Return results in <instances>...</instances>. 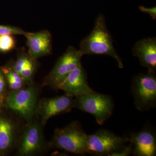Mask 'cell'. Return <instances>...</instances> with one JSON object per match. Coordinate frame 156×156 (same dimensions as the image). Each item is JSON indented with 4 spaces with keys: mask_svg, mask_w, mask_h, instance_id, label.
Returning a JSON list of instances; mask_svg holds the SVG:
<instances>
[{
    "mask_svg": "<svg viewBox=\"0 0 156 156\" xmlns=\"http://www.w3.org/2000/svg\"><path fill=\"white\" fill-rule=\"evenodd\" d=\"M80 50L83 55L111 56L117 61L120 68L124 67L122 59L114 47L112 39L108 30L105 17L103 14L98 15L92 32L81 41Z\"/></svg>",
    "mask_w": 156,
    "mask_h": 156,
    "instance_id": "1",
    "label": "cell"
},
{
    "mask_svg": "<svg viewBox=\"0 0 156 156\" xmlns=\"http://www.w3.org/2000/svg\"><path fill=\"white\" fill-rule=\"evenodd\" d=\"M88 134L78 122H74L66 127L57 129L53 136V144L60 149L76 154L87 153Z\"/></svg>",
    "mask_w": 156,
    "mask_h": 156,
    "instance_id": "2",
    "label": "cell"
},
{
    "mask_svg": "<svg viewBox=\"0 0 156 156\" xmlns=\"http://www.w3.org/2000/svg\"><path fill=\"white\" fill-rule=\"evenodd\" d=\"M75 107L92 115L98 124L102 125L112 114L114 105L108 95L93 91L76 98Z\"/></svg>",
    "mask_w": 156,
    "mask_h": 156,
    "instance_id": "3",
    "label": "cell"
},
{
    "mask_svg": "<svg viewBox=\"0 0 156 156\" xmlns=\"http://www.w3.org/2000/svg\"><path fill=\"white\" fill-rule=\"evenodd\" d=\"M131 94L136 108L146 111L156 106V77L155 74L140 73L133 78Z\"/></svg>",
    "mask_w": 156,
    "mask_h": 156,
    "instance_id": "4",
    "label": "cell"
},
{
    "mask_svg": "<svg viewBox=\"0 0 156 156\" xmlns=\"http://www.w3.org/2000/svg\"><path fill=\"white\" fill-rule=\"evenodd\" d=\"M129 139L111 131L100 129L87 136V153L98 156H112L126 146Z\"/></svg>",
    "mask_w": 156,
    "mask_h": 156,
    "instance_id": "5",
    "label": "cell"
},
{
    "mask_svg": "<svg viewBox=\"0 0 156 156\" xmlns=\"http://www.w3.org/2000/svg\"><path fill=\"white\" fill-rule=\"evenodd\" d=\"M38 89L34 86L20 89L9 94L7 106L29 122L37 112L36 105Z\"/></svg>",
    "mask_w": 156,
    "mask_h": 156,
    "instance_id": "6",
    "label": "cell"
},
{
    "mask_svg": "<svg viewBox=\"0 0 156 156\" xmlns=\"http://www.w3.org/2000/svg\"><path fill=\"white\" fill-rule=\"evenodd\" d=\"M83 55L80 50L69 47L58 58L53 69L46 77L45 85L56 89L70 73L82 66L81 58Z\"/></svg>",
    "mask_w": 156,
    "mask_h": 156,
    "instance_id": "7",
    "label": "cell"
},
{
    "mask_svg": "<svg viewBox=\"0 0 156 156\" xmlns=\"http://www.w3.org/2000/svg\"><path fill=\"white\" fill-rule=\"evenodd\" d=\"M72 97L83 96L93 92L87 82V73L82 66L70 73L56 87Z\"/></svg>",
    "mask_w": 156,
    "mask_h": 156,
    "instance_id": "8",
    "label": "cell"
},
{
    "mask_svg": "<svg viewBox=\"0 0 156 156\" xmlns=\"http://www.w3.org/2000/svg\"><path fill=\"white\" fill-rule=\"evenodd\" d=\"M73 98L65 95L41 101L37 109L41 117L42 125H45L52 117L70 111L75 107Z\"/></svg>",
    "mask_w": 156,
    "mask_h": 156,
    "instance_id": "9",
    "label": "cell"
},
{
    "mask_svg": "<svg viewBox=\"0 0 156 156\" xmlns=\"http://www.w3.org/2000/svg\"><path fill=\"white\" fill-rule=\"evenodd\" d=\"M44 144L41 126L38 123L31 124L25 129L20 140L18 154L20 156H30L39 152Z\"/></svg>",
    "mask_w": 156,
    "mask_h": 156,
    "instance_id": "10",
    "label": "cell"
},
{
    "mask_svg": "<svg viewBox=\"0 0 156 156\" xmlns=\"http://www.w3.org/2000/svg\"><path fill=\"white\" fill-rule=\"evenodd\" d=\"M132 53L138 58L140 64L147 69L148 73L155 74L156 37H148L139 40L133 47Z\"/></svg>",
    "mask_w": 156,
    "mask_h": 156,
    "instance_id": "11",
    "label": "cell"
},
{
    "mask_svg": "<svg viewBox=\"0 0 156 156\" xmlns=\"http://www.w3.org/2000/svg\"><path fill=\"white\" fill-rule=\"evenodd\" d=\"M24 36L27 39L28 55L33 59L36 60L51 53L52 37L48 31L36 33L26 32Z\"/></svg>",
    "mask_w": 156,
    "mask_h": 156,
    "instance_id": "12",
    "label": "cell"
},
{
    "mask_svg": "<svg viewBox=\"0 0 156 156\" xmlns=\"http://www.w3.org/2000/svg\"><path fill=\"white\" fill-rule=\"evenodd\" d=\"M129 139L132 147V154L138 156H154L156 153L154 133L145 129L131 135Z\"/></svg>",
    "mask_w": 156,
    "mask_h": 156,
    "instance_id": "13",
    "label": "cell"
},
{
    "mask_svg": "<svg viewBox=\"0 0 156 156\" xmlns=\"http://www.w3.org/2000/svg\"><path fill=\"white\" fill-rule=\"evenodd\" d=\"M16 126L11 121L0 118V151L8 150L13 145L15 138Z\"/></svg>",
    "mask_w": 156,
    "mask_h": 156,
    "instance_id": "14",
    "label": "cell"
},
{
    "mask_svg": "<svg viewBox=\"0 0 156 156\" xmlns=\"http://www.w3.org/2000/svg\"><path fill=\"white\" fill-rule=\"evenodd\" d=\"M35 60L29 56L25 66L20 74L24 83L25 82L27 83H31L32 82L33 78L35 71Z\"/></svg>",
    "mask_w": 156,
    "mask_h": 156,
    "instance_id": "15",
    "label": "cell"
},
{
    "mask_svg": "<svg viewBox=\"0 0 156 156\" xmlns=\"http://www.w3.org/2000/svg\"><path fill=\"white\" fill-rule=\"evenodd\" d=\"M16 46V42L12 35L0 36V51L3 53L13 50Z\"/></svg>",
    "mask_w": 156,
    "mask_h": 156,
    "instance_id": "16",
    "label": "cell"
},
{
    "mask_svg": "<svg viewBox=\"0 0 156 156\" xmlns=\"http://www.w3.org/2000/svg\"><path fill=\"white\" fill-rule=\"evenodd\" d=\"M26 32L21 29L15 27L0 25V36L5 35H23Z\"/></svg>",
    "mask_w": 156,
    "mask_h": 156,
    "instance_id": "17",
    "label": "cell"
},
{
    "mask_svg": "<svg viewBox=\"0 0 156 156\" xmlns=\"http://www.w3.org/2000/svg\"><path fill=\"white\" fill-rule=\"evenodd\" d=\"M29 57L28 54L21 53L17 57V60L14 62L12 69L18 74H20L21 71L25 66Z\"/></svg>",
    "mask_w": 156,
    "mask_h": 156,
    "instance_id": "18",
    "label": "cell"
},
{
    "mask_svg": "<svg viewBox=\"0 0 156 156\" xmlns=\"http://www.w3.org/2000/svg\"><path fill=\"white\" fill-rule=\"evenodd\" d=\"M132 147L131 143L128 146H126L122 149L113 154L112 156H126L132 154Z\"/></svg>",
    "mask_w": 156,
    "mask_h": 156,
    "instance_id": "19",
    "label": "cell"
},
{
    "mask_svg": "<svg viewBox=\"0 0 156 156\" xmlns=\"http://www.w3.org/2000/svg\"><path fill=\"white\" fill-rule=\"evenodd\" d=\"M140 11L143 13L149 14L154 20L156 19V7L151 8H146L144 6H141L139 7Z\"/></svg>",
    "mask_w": 156,
    "mask_h": 156,
    "instance_id": "20",
    "label": "cell"
},
{
    "mask_svg": "<svg viewBox=\"0 0 156 156\" xmlns=\"http://www.w3.org/2000/svg\"><path fill=\"white\" fill-rule=\"evenodd\" d=\"M4 90V89H2V88H1V87H0V93H2V92H3V90Z\"/></svg>",
    "mask_w": 156,
    "mask_h": 156,
    "instance_id": "21",
    "label": "cell"
}]
</instances>
